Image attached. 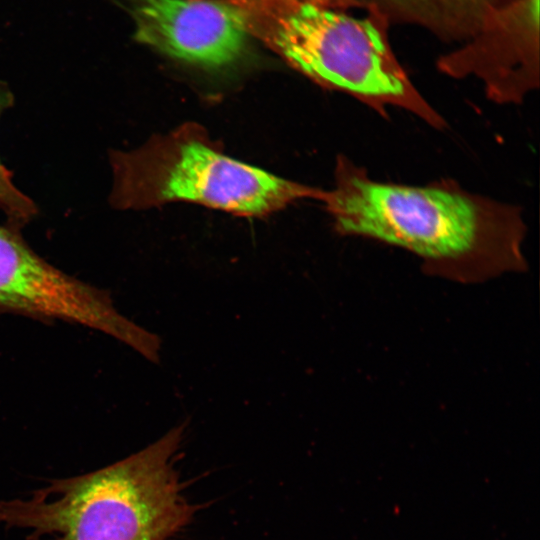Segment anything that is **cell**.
<instances>
[{"mask_svg": "<svg viewBox=\"0 0 540 540\" xmlns=\"http://www.w3.org/2000/svg\"><path fill=\"white\" fill-rule=\"evenodd\" d=\"M0 210L8 224L22 228L37 216L35 202L13 182L12 173L5 166L0 168Z\"/></svg>", "mask_w": 540, "mask_h": 540, "instance_id": "cell-9", "label": "cell"}, {"mask_svg": "<svg viewBox=\"0 0 540 540\" xmlns=\"http://www.w3.org/2000/svg\"><path fill=\"white\" fill-rule=\"evenodd\" d=\"M321 201L339 234L400 246L432 273L478 281L525 268V224L515 205L470 193L452 181L407 186L376 181L339 156Z\"/></svg>", "mask_w": 540, "mask_h": 540, "instance_id": "cell-1", "label": "cell"}, {"mask_svg": "<svg viewBox=\"0 0 540 540\" xmlns=\"http://www.w3.org/2000/svg\"><path fill=\"white\" fill-rule=\"evenodd\" d=\"M15 103V97L9 86L0 81V117L8 109L12 108ZM0 160V168L4 167Z\"/></svg>", "mask_w": 540, "mask_h": 540, "instance_id": "cell-11", "label": "cell"}, {"mask_svg": "<svg viewBox=\"0 0 540 540\" xmlns=\"http://www.w3.org/2000/svg\"><path fill=\"white\" fill-rule=\"evenodd\" d=\"M132 18L133 39L207 70L231 68L250 53L239 10L223 0H112Z\"/></svg>", "mask_w": 540, "mask_h": 540, "instance_id": "cell-6", "label": "cell"}, {"mask_svg": "<svg viewBox=\"0 0 540 540\" xmlns=\"http://www.w3.org/2000/svg\"><path fill=\"white\" fill-rule=\"evenodd\" d=\"M185 427L106 467L0 500V523L29 540H168L194 511L172 461Z\"/></svg>", "mask_w": 540, "mask_h": 540, "instance_id": "cell-2", "label": "cell"}, {"mask_svg": "<svg viewBox=\"0 0 540 540\" xmlns=\"http://www.w3.org/2000/svg\"><path fill=\"white\" fill-rule=\"evenodd\" d=\"M0 313L62 320L102 332L160 362L161 339L122 315L107 291L53 266L24 240L20 229L0 225Z\"/></svg>", "mask_w": 540, "mask_h": 540, "instance_id": "cell-5", "label": "cell"}, {"mask_svg": "<svg viewBox=\"0 0 540 540\" xmlns=\"http://www.w3.org/2000/svg\"><path fill=\"white\" fill-rule=\"evenodd\" d=\"M109 204L143 210L169 202L197 203L243 216H262L322 190L235 160L198 126L185 124L129 151L109 150Z\"/></svg>", "mask_w": 540, "mask_h": 540, "instance_id": "cell-4", "label": "cell"}, {"mask_svg": "<svg viewBox=\"0 0 540 540\" xmlns=\"http://www.w3.org/2000/svg\"><path fill=\"white\" fill-rule=\"evenodd\" d=\"M294 1L332 10V9H340V8H349L353 6L365 7L368 0H294Z\"/></svg>", "mask_w": 540, "mask_h": 540, "instance_id": "cell-10", "label": "cell"}, {"mask_svg": "<svg viewBox=\"0 0 540 540\" xmlns=\"http://www.w3.org/2000/svg\"><path fill=\"white\" fill-rule=\"evenodd\" d=\"M262 41L316 83L383 112L398 107L435 128L444 119L414 87L388 42L387 24L369 12L354 18L294 0H223Z\"/></svg>", "mask_w": 540, "mask_h": 540, "instance_id": "cell-3", "label": "cell"}, {"mask_svg": "<svg viewBox=\"0 0 540 540\" xmlns=\"http://www.w3.org/2000/svg\"><path fill=\"white\" fill-rule=\"evenodd\" d=\"M510 0H368L366 8L390 23L421 25L443 40L471 38L485 20Z\"/></svg>", "mask_w": 540, "mask_h": 540, "instance_id": "cell-8", "label": "cell"}, {"mask_svg": "<svg viewBox=\"0 0 540 540\" xmlns=\"http://www.w3.org/2000/svg\"><path fill=\"white\" fill-rule=\"evenodd\" d=\"M438 68L454 78L478 77L496 103H521L539 86V0H510L495 10Z\"/></svg>", "mask_w": 540, "mask_h": 540, "instance_id": "cell-7", "label": "cell"}]
</instances>
